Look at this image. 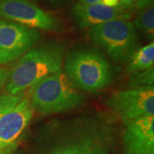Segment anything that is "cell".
Returning a JSON list of instances; mask_svg holds the SVG:
<instances>
[{
  "instance_id": "obj_1",
  "label": "cell",
  "mask_w": 154,
  "mask_h": 154,
  "mask_svg": "<svg viewBox=\"0 0 154 154\" xmlns=\"http://www.w3.org/2000/svg\"><path fill=\"white\" fill-rule=\"evenodd\" d=\"M64 52V45L56 40L29 50L10 72L7 94L19 95L42 79L60 71Z\"/></svg>"
},
{
  "instance_id": "obj_2",
  "label": "cell",
  "mask_w": 154,
  "mask_h": 154,
  "mask_svg": "<svg viewBox=\"0 0 154 154\" xmlns=\"http://www.w3.org/2000/svg\"><path fill=\"white\" fill-rule=\"evenodd\" d=\"M29 100L33 110L53 114L83 105L85 96L61 69L33 85L30 88Z\"/></svg>"
},
{
  "instance_id": "obj_3",
  "label": "cell",
  "mask_w": 154,
  "mask_h": 154,
  "mask_svg": "<svg viewBox=\"0 0 154 154\" xmlns=\"http://www.w3.org/2000/svg\"><path fill=\"white\" fill-rule=\"evenodd\" d=\"M65 74L82 91L96 93L110 86L113 73L109 62L101 52L87 48L72 51L65 59Z\"/></svg>"
},
{
  "instance_id": "obj_4",
  "label": "cell",
  "mask_w": 154,
  "mask_h": 154,
  "mask_svg": "<svg viewBox=\"0 0 154 154\" xmlns=\"http://www.w3.org/2000/svg\"><path fill=\"white\" fill-rule=\"evenodd\" d=\"M88 36L115 62H125L138 49L139 37L132 22L113 20L88 29Z\"/></svg>"
},
{
  "instance_id": "obj_5",
  "label": "cell",
  "mask_w": 154,
  "mask_h": 154,
  "mask_svg": "<svg viewBox=\"0 0 154 154\" xmlns=\"http://www.w3.org/2000/svg\"><path fill=\"white\" fill-rule=\"evenodd\" d=\"M0 18L28 28L59 32V20L28 0H0Z\"/></svg>"
},
{
  "instance_id": "obj_6",
  "label": "cell",
  "mask_w": 154,
  "mask_h": 154,
  "mask_svg": "<svg viewBox=\"0 0 154 154\" xmlns=\"http://www.w3.org/2000/svg\"><path fill=\"white\" fill-rule=\"evenodd\" d=\"M40 38L37 29L0 18V65L20 58Z\"/></svg>"
},
{
  "instance_id": "obj_7",
  "label": "cell",
  "mask_w": 154,
  "mask_h": 154,
  "mask_svg": "<svg viewBox=\"0 0 154 154\" xmlns=\"http://www.w3.org/2000/svg\"><path fill=\"white\" fill-rule=\"evenodd\" d=\"M106 105L120 116L123 123L154 116V88L142 87L117 91Z\"/></svg>"
},
{
  "instance_id": "obj_8",
  "label": "cell",
  "mask_w": 154,
  "mask_h": 154,
  "mask_svg": "<svg viewBox=\"0 0 154 154\" xmlns=\"http://www.w3.org/2000/svg\"><path fill=\"white\" fill-rule=\"evenodd\" d=\"M29 99H22L0 116V151L13 148L29 125L33 116Z\"/></svg>"
},
{
  "instance_id": "obj_9",
  "label": "cell",
  "mask_w": 154,
  "mask_h": 154,
  "mask_svg": "<svg viewBox=\"0 0 154 154\" xmlns=\"http://www.w3.org/2000/svg\"><path fill=\"white\" fill-rule=\"evenodd\" d=\"M134 14L120 5L110 7L102 3L90 5L77 3L71 10L74 21L81 28H89L113 20H129Z\"/></svg>"
},
{
  "instance_id": "obj_10",
  "label": "cell",
  "mask_w": 154,
  "mask_h": 154,
  "mask_svg": "<svg viewBox=\"0 0 154 154\" xmlns=\"http://www.w3.org/2000/svg\"><path fill=\"white\" fill-rule=\"evenodd\" d=\"M123 145L126 154L154 153V116L124 123Z\"/></svg>"
},
{
  "instance_id": "obj_11",
  "label": "cell",
  "mask_w": 154,
  "mask_h": 154,
  "mask_svg": "<svg viewBox=\"0 0 154 154\" xmlns=\"http://www.w3.org/2000/svg\"><path fill=\"white\" fill-rule=\"evenodd\" d=\"M52 154H109V151L99 139L84 138L57 150Z\"/></svg>"
},
{
  "instance_id": "obj_12",
  "label": "cell",
  "mask_w": 154,
  "mask_h": 154,
  "mask_svg": "<svg viewBox=\"0 0 154 154\" xmlns=\"http://www.w3.org/2000/svg\"><path fill=\"white\" fill-rule=\"evenodd\" d=\"M128 61V63L126 68L127 72L132 75L152 68L154 64L153 42L138 48Z\"/></svg>"
},
{
  "instance_id": "obj_13",
  "label": "cell",
  "mask_w": 154,
  "mask_h": 154,
  "mask_svg": "<svg viewBox=\"0 0 154 154\" xmlns=\"http://www.w3.org/2000/svg\"><path fill=\"white\" fill-rule=\"evenodd\" d=\"M135 29L139 30L146 38L152 40L154 38V8L150 6L140 10L133 22Z\"/></svg>"
},
{
  "instance_id": "obj_14",
  "label": "cell",
  "mask_w": 154,
  "mask_h": 154,
  "mask_svg": "<svg viewBox=\"0 0 154 154\" xmlns=\"http://www.w3.org/2000/svg\"><path fill=\"white\" fill-rule=\"evenodd\" d=\"M154 69L150 68L144 71L133 74L129 80V86L131 88L142 87H153Z\"/></svg>"
},
{
  "instance_id": "obj_15",
  "label": "cell",
  "mask_w": 154,
  "mask_h": 154,
  "mask_svg": "<svg viewBox=\"0 0 154 154\" xmlns=\"http://www.w3.org/2000/svg\"><path fill=\"white\" fill-rule=\"evenodd\" d=\"M152 4L153 0H120V5L134 13L152 6Z\"/></svg>"
},
{
  "instance_id": "obj_16",
  "label": "cell",
  "mask_w": 154,
  "mask_h": 154,
  "mask_svg": "<svg viewBox=\"0 0 154 154\" xmlns=\"http://www.w3.org/2000/svg\"><path fill=\"white\" fill-rule=\"evenodd\" d=\"M22 99L20 95L3 94L0 96V116L5 113L7 110L11 109Z\"/></svg>"
},
{
  "instance_id": "obj_17",
  "label": "cell",
  "mask_w": 154,
  "mask_h": 154,
  "mask_svg": "<svg viewBox=\"0 0 154 154\" xmlns=\"http://www.w3.org/2000/svg\"><path fill=\"white\" fill-rule=\"evenodd\" d=\"M9 75H10V72L8 71L6 69L0 68V88H2L3 85L7 82Z\"/></svg>"
},
{
  "instance_id": "obj_18",
  "label": "cell",
  "mask_w": 154,
  "mask_h": 154,
  "mask_svg": "<svg viewBox=\"0 0 154 154\" xmlns=\"http://www.w3.org/2000/svg\"><path fill=\"white\" fill-rule=\"evenodd\" d=\"M101 3L106 6L116 7L120 5V0H101Z\"/></svg>"
},
{
  "instance_id": "obj_19",
  "label": "cell",
  "mask_w": 154,
  "mask_h": 154,
  "mask_svg": "<svg viewBox=\"0 0 154 154\" xmlns=\"http://www.w3.org/2000/svg\"><path fill=\"white\" fill-rule=\"evenodd\" d=\"M101 3V0H78V4L85 5H95Z\"/></svg>"
}]
</instances>
